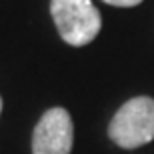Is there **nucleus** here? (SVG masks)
Segmentation results:
<instances>
[{"label": "nucleus", "mask_w": 154, "mask_h": 154, "mask_svg": "<svg viewBox=\"0 0 154 154\" xmlns=\"http://www.w3.org/2000/svg\"><path fill=\"white\" fill-rule=\"evenodd\" d=\"M108 136L120 148L132 150L154 140V98L136 96L124 102L108 126Z\"/></svg>", "instance_id": "1"}, {"label": "nucleus", "mask_w": 154, "mask_h": 154, "mask_svg": "<svg viewBox=\"0 0 154 154\" xmlns=\"http://www.w3.org/2000/svg\"><path fill=\"white\" fill-rule=\"evenodd\" d=\"M0 112H2V98H0Z\"/></svg>", "instance_id": "5"}, {"label": "nucleus", "mask_w": 154, "mask_h": 154, "mask_svg": "<svg viewBox=\"0 0 154 154\" xmlns=\"http://www.w3.org/2000/svg\"><path fill=\"white\" fill-rule=\"evenodd\" d=\"M104 2L110 6H118V8H130V6L140 4L142 0H104Z\"/></svg>", "instance_id": "4"}, {"label": "nucleus", "mask_w": 154, "mask_h": 154, "mask_svg": "<svg viewBox=\"0 0 154 154\" xmlns=\"http://www.w3.org/2000/svg\"><path fill=\"white\" fill-rule=\"evenodd\" d=\"M50 14L60 38L70 46H86L98 36L102 18L92 0H52Z\"/></svg>", "instance_id": "2"}, {"label": "nucleus", "mask_w": 154, "mask_h": 154, "mask_svg": "<svg viewBox=\"0 0 154 154\" xmlns=\"http://www.w3.org/2000/svg\"><path fill=\"white\" fill-rule=\"evenodd\" d=\"M74 142V126L68 110H46L32 134V154H70Z\"/></svg>", "instance_id": "3"}]
</instances>
